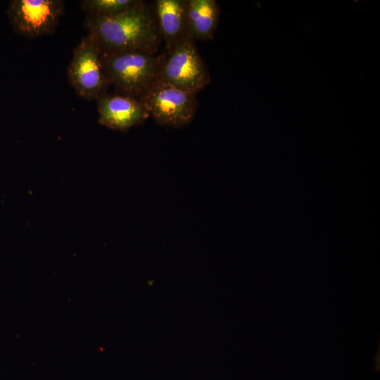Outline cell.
I'll return each mask as SVG.
<instances>
[{
	"label": "cell",
	"instance_id": "1",
	"mask_svg": "<svg viewBox=\"0 0 380 380\" xmlns=\"http://www.w3.org/2000/svg\"><path fill=\"white\" fill-rule=\"evenodd\" d=\"M84 27L102 54L126 51L158 53L163 43L152 3L142 0L115 16H86Z\"/></svg>",
	"mask_w": 380,
	"mask_h": 380
},
{
	"label": "cell",
	"instance_id": "2",
	"mask_svg": "<svg viewBox=\"0 0 380 380\" xmlns=\"http://www.w3.org/2000/svg\"><path fill=\"white\" fill-rule=\"evenodd\" d=\"M165 56V51L158 54L142 51L102 54L109 86L114 87L116 94L140 100L158 81Z\"/></svg>",
	"mask_w": 380,
	"mask_h": 380
},
{
	"label": "cell",
	"instance_id": "3",
	"mask_svg": "<svg viewBox=\"0 0 380 380\" xmlns=\"http://www.w3.org/2000/svg\"><path fill=\"white\" fill-rule=\"evenodd\" d=\"M157 82L196 94L210 83L208 70L191 36L166 53Z\"/></svg>",
	"mask_w": 380,
	"mask_h": 380
},
{
	"label": "cell",
	"instance_id": "4",
	"mask_svg": "<svg viewBox=\"0 0 380 380\" xmlns=\"http://www.w3.org/2000/svg\"><path fill=\"white\" fill-rule=\"evenodd\" d=\"M66 74L76 94L84 99L96 100L106 92L109 84L103 70L101 51L89 34L74 49Z\"/></svg>",
	"mask_w": 380,
	"mask_h": 380
},
{
	"label": "cell",
	"instance_id": "5",
	"mask_svg": "<svg viewBox=\"0 0 380 380\" xmlns=\"http://www.w3.org/2000/svg\"><path fill=\"white\" fill-rule=\"evenodd\" d=\"M65 12L62 0H11L6 8L13 31L30 39L53 34Z\"/></svg>",
	"mask_w": 380,
	"mask_h": 380
},
{
	"label": "cell",
	"instance_id": "6",
	"mask_svg": "<svg viewBox=\"0 0 380 380\" xmlns=\"http://www.w3.org/2000/svg\"><path fill=\"white\" fill-rule=\"evenodd\" d=\"M140 100L157 123L173 128L189 125L198 108L196 94L159 82Z\"/></svg>",
	"mask_w": 380,
	"mask_h": 380
},
{
	"label": "cell",
	"instance_id": "7",
	"mask_svg": "<svg viewBox=\"0 0 380 380\" xmlns=\"http://www.w3.org/2000/svg\"><path fill=\"white\" fill-rule=\"evenodd\" d=\"M96 101L98 122L113 130L125 133L150 117L141 100L127 95L106 91Z\"/></svg>",
	"mask_w": 380,
	"mask_h": 380
},
{
	"label": "cell",
	"instance_id": "8",
	"mask_svg": "<svg viewBox=\"0 0 380 380\" xmlns=\"http://www.w3.org/2000/svg\"><path fill=\"white\" fill-rule=\"evenodd\" d=\"M152 5L165 53H169L191 36L186 19V0H156Z\"/></svg>",
	"mask_w": 380,
	"mask_h": 380
},
{
	"label": "cell",
	"instance_id": "9",
	"mask_svg": "<svg viewBox=\"0 0 380 380\" xmlns=\"http://www.w3.org/2000/svg\"><path fill=\"white\" fill-rule=\"evenodd\" d=\"M220 17L215 0H186V19L190 35L196 39H213Z\"/></svg>",
	"mask_w": 380,
	"mask_h": 380
},
{
	"label": "cell",
	"instance_id": "10",
	"mask_svg": "<svg viewBox=\"0 0 380 380\" xmlns=\"http://www.w3.org/2000/svg\"><path fill=\"white\" fill-rule=\"evenodd\" d=\"M140 0H83L81 9L89 17H111L137 5Z\"/></svg>",
	"mask_w": 380,
	"mask_h": 380
}]
</instances>
